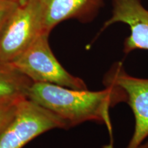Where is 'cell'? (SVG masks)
<instances>
[{
  "instance_id": "4",
  "label": "cell",
  "mask_w": 148,
  "mask_h": 148,
  "mask_svg": "<svg viewBox=\"0 0 148 148\" xmlns=\"http://www.w3.org/2000/svg\"><path fill=\"white\" fill-rule=\"evenodd\" d=\"M42 34V0L19 5L0 37V61L12 62Z\"/></svg>"
},
{
  "instance_id": "3",
  "label": "cell",
  "mask_w": 148,
  "mask_h": 148,
  "mask_svg": "<svg viewBox=\"0 0 148 148\" xmlns=\"http://www.w3.org/2000/svg\"><path fill=\"white\" fill-rule=\"evenodd\" d=\"M67 124L58 115L27 97L20 101L14 118L0 134V148H22L42 133Z\"/></svg>"
},
{
  "instance_id": "1",
  "label": "cell",
  "mask_w": 148,
  "mask_h": 148,
  "mask_svg": "<svg viewBox=\"0 0 148 148\" xmlns=\"http://www.w3.org/2000/svg\"><path fill=\"white\" fill-rule=\"evenodd\" d=\"M27 98L58 115L71 127L83 122L94 121L108 127L113 145L109 110L111 107L125 101L123 90L113 85L99 91L73 89L48 84L34 82Z\"/></svg>"
},
{
  "instance_id": "5",
  "label": "cell",
  "mask_w": 148,
  "mask_h": 148,
  "mask_svg": "<svg viewBox=\"0 0 148 148\" xmlns=\"http://www.w3.org/2000/svg\"><path fill=\"white\" fill-rule=\"evenodd\" d=\"M103 84L118 86L124 92L125 102L135 120L134 132L126 148H138L148 137V79L129 75L123 63L116 62L105 75Z\"/></svg>"
},
{
  "instance_id": "7",
  "label": "cell",
  "mask_w": 148,
  "mask_h": 148,
  "mask_svg": "<svg viewBox=\"0 0 148 148\" xmlns=\"http://www.w3.org/2000/svg\"><path fill=\"white\" fill-rule=\"evenodd\" d=\"M106 0H42V33L49 34L62 21L75 18L83 23L97 16Z\"/></svg>"
},
{
  "instance_id": "6",
  "label": "cell",
  "mask_w": 148,
  "mask_h": 148,
  "mask_svg": "<svg viewBox=\"0 0 148 148\" xmlns=\"http://www.w3.org/2000/svg\"><path fill=\"white\" fill-rule=\"evenodd\" d=\"M112 15L103 23L97 37L114 23H124L130 30L123 42L125 54L135 50L148 51V8L142 0H112Z\"/></svg>"
},
{
  "instance_id": "8",
  "label": "cell",
  "mask_w": 148,
  "mask_h": 148,
  "mask_svg": "<svg viewBox=\"0 0 148 148\" xmlns=\"http://www.w3.org/2000/svg\"><path fill=\"white\" fill-rule=\"evenodd\" d=\"M33 82L11 62L0 61V99L27 97Z\"/></svg>"
},
{
  "instance_id": "10",
  "label": "cell",
  "mask_w": 148,
  "mask_h": 148,
  "mask_svg": "<svg viewBox=\"0 0 148 148\" xmlns=\"http://www.w3.org/2000/svg\"><path fill=\"white\" fill-rule=\"evenodd\" d=\"M18 5V3L12 0H0V37Z\"/></svg>"
},
{
  "instance_id": "9",
  "label": "cell",
  "mask_w": 148,
  "mask_h": 148,
  "mask_svg": "<svg viewBox=\"0 0 148 148\" xmlns=\"http://www.w3.org/2000/svg\"><path fill=\"white\" fill-rule=\"evenodd\" d=\"M25 97H27L20 96L0 99V134L13 119L20 101Z\"/></svg>"
},
{
  "instance_id": "11",
  "label": "cell",
  "mask_w": 148,
  "mask_h": 148,
  "mask_svg": "<svg viewBox=\"0 0 148 148\" xmlns=\"http://www.w3.org/2000/svg\"><path fill=\"white\" fill-rule=\"evenodd\" d=\"M12 1H15V2L18 3L19 5H23L24 3H26L28 0H12Z\"/></svg>"
},
{
  "instance_id": "12",
  "label": "cell",
  "mask_w": 148,
  "mask_h": 148,
  "mask_svg": "<svg viewBox=\"0 0 148 148\" xmlns=\"http://www.w3.org/2000/svg\"><path fill=\"white\" fill-rule=\"evenodd\" d=\"M138 148H148V141L143 143Z\"/></svg>"
},
{
  "instance_id": "2",
  "label": "cell",
  "mask_w": 148,
  "mask_h": 148,
  "mask_svg": "<svg viewBox=\"0 0 148 148\" xmlns=\"http://www.w3.org/2000/svg\"><path fill=\"white\" fill-rule=\"evenodd\" d=\"M49 34H40L19 56L11 63L33 82L48 83L73 88H88L79 77L69 73L51 51Z\"/></svg>"
}]
</instances>
